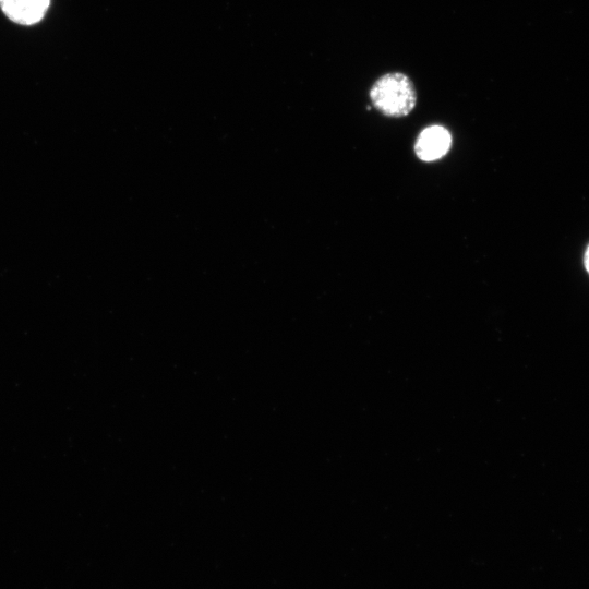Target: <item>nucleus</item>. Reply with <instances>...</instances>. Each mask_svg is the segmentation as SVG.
Returning <instances> with one entry per match:
<instances>
[{
    "label": "nucleus",
    "instance_id": "nucleus-3",
    "mask_svg": "<svg viewBox=\"0 0 589 589\" xmlns=\"http://www.w3.org/2000/svg\"><path fill=\"white\" fill-rule=\"evenodd\" d=\"M50 0H0L3 13L22 25L38 23L46 14Z\"/></svg>",
    "mask_w": 589,
    "mask_h": 589
},
{
    "label": "nucleus",
    "instance_id": "nucleus-4",
    "mask_svg": "<svg viewBox=\"0 0 589 589\" xmlns=\"http://www.w3.org/2000/svg\"><path fill=\"white\" fill-rule=\"evenodd\" d=\"M584 264H585V268L586 271L588 272L589 274V244L585 251V255H584Z\"/></svg>",
    "mask_w": 589,
    "mask_h": 589
},
{
    "label": "nucleus",
    "instance_id": "nucleus-2",
    "mask_svg": "<svg viewBox=\"0 0 589 589\" xmlns=\"http://www.w3.org/2000/svg\"><path fill=\"white\" fill-rule=\"evenodd\" d=\"M452 146V135L442 125L433 124L423 129L414 143V153L423 161H434L447 154Z\"/></svg>",
    "mask_w": 589,
    "mask_h": 589
},
{
    "label": "nucleus",
    "instance_id": "nucleus-1",
    "mask_svg": "<svg viewBox=\"0 0 589 589\" xmlns=\"http://www.w3.org/2000/svg\"><path fill=\"white\" fill-rule=\"evenodd\" d=\"M370 99L382 115L401 118L409 115L417 104V92L411 79L401 72H388L371 86Z\"/></svg>",
    "mask_w": 589,
    "mask_h": 589
}]
</instances>
